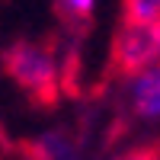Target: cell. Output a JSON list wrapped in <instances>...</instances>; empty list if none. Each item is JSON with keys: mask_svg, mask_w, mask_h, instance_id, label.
I'll use <instances>...</instances> for the list:
<instances>
[{"mask_svg": "<svg viewBox=\"0 0 160 160\" xmlns=\"http://www.w3.org/2000/svg\"><path fill=\"white\" fill-rule=\"evenodd\" d=\"M0 68H3V74L38 106H51L61 96L64 68H61L58 51L51 45H45V42L19 38V42L7 45L3 55H0Z\"/></svg>", "mask_w": 160, "mask_h": 160, "instance_id": "1", "label": "cell"}, {"mask_svg": "<svg viewBox=\"0 0 160 160\" xmlns=\"http://www.w3.org/2000/svg\"><path fill=\"white\" fill-rule=\"evenodd\" d=\"M160 64V16L148 22H122L109 45V71L115 77H138Z\"/></svg>", "mask_w": 160, "mask_h": 160, "instance_id": "2", "label": "cell"}, {"mask_svg": "<svg viewBox=\"0 0 160 160\" xmlns=\"http://www.w3.org/2000/svg\"><path fill=\"white\" fill-rule=\"evenodd\" d=\"M112 160H160V151H154V148H131V151L118 154Z\"/></svg>", "mask_w": 160, "mask_h": 160, "instance_id": "7", "label": "cell"}, {"mask_svg": "<svg viewBox=\"0 0 160 160\" xmlns=\"http://www.w3.org/2000/svg\"><path fill=\"white\" fill-rule=\"evenodd\" d=\"M58 7L64 13V19H71V22H90L93 10H96V0H58Z\"/></svg>", "mask_w": 160, "mask_h": 160, "instance_id": "6", "label": "cell"}, {"mask_svg": "<svg viewBox=\"0 0 160 160\" xmlns=\"http://www.w3.org/2000/svg\"><path fill=\"white\" fill-rule=\"evenodd\" d=\"M35 160H77V148L61 135H48L35 144Z\"/></svg>", "mask_w": 160, "mask_h": 160, "instance_id": "4", "label": "cell"}, {"mask_svg": "<svg viewBox=\"0 0 160 160\" xmlns=\"http://www.w3.org/2000/svg\"><path fill=\"white\" fill-rule=\"evenodd\" d=\"M128 106L144 122H160V64L144 71V74H138V77H131Z\"/></svg>", "mask_w": 160, "mask_h": 160, "instance_id": "3", "label": "cell"}, {"mask_svg": "<svg viewBox=\"0 0 160 160\" xmlns=\"http://www.w3.org/2000/svg\"><path fill=\"white\" fill-rule=\"evenodd\" d=\"M160 16V0H122V22H148Z\"/></svg>", "mask_w": 160, "mask_h": 160, "instance_id": "5", "label": "cell"}]
</instances>
